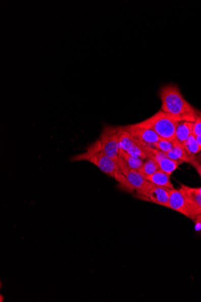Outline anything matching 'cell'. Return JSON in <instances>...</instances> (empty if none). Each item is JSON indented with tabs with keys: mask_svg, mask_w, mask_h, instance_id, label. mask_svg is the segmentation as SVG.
Masks as SVG:
<instances>
[{
	"mask_svg": "<svg viewBox=\"0 0 201 302\" xmlns=\"http://www.w3.org/2000/svg\"><path fill=\"white\" fill-rule=\"evenodd\" d=\"M161 101V111L177 117L181 121L194 122L201 117V112L187 101L176 85H165L159 94Z\"/></svg>",
	"mask_w": 201,
	"mask_h": 302,
	"instance_id": "6da1fadb",
	"label": "cell"
},
{
	"mask_svg": "<svg viewBox=\"0 0 201 302\" xmlns=\"http://www.w3.org/2000/svg\"><path fill=\"white\" fill-rule=\"evenodd\" d=\"M80 160H87L94 164L102 172L116 180L119 184L125 190L128 191H133L123 173L121 172L118 162L105 155L100 149L90 150L88 153L74 157V160L75 161Z\"/></svg>",
	"mask_w": 201,
	"mask_h": 302,
	"instance_id": "7a4b0ae2",
	"label": "cell"
},
{
	"mask_svg": "<svg viewBox=\"0 0 201 302\" xmlns=\"http://www.w3.org/2000/svg\"><path fill=\"white\" fill-rule=\"evenodd\" d=\"M180 121L177 117L161 110L152 117L136 124L138 126L153 130L161 139L175 140L176 128Z\"/></svg>",
	"mask_w": 201,
	"mask_h": 302,
	"instance_id": "3957f363",
	"label": "cell"
},
{
	"mask_svg": "<svg viewBox=\"0 0 201 302\" xmlns=\"http://www.w3.org/2000/svg\"><path fill=\"white\" fill-rule=\"evenodd\" d=\"M100 150L115 161L120 159V144L118 127L105 125L100 134Z\"/></svg>",
	"mask_w": 201,
	"mask_h": 302,
	"instance_id": "277c9868",
	"label": "cell"
},
{
	"mask_svg": "<svg viewBox=\"0 0 201 302\" xmlns=\"http://www.w3.org/2000/svg\"><path fill=\"white\" fill-rule=\"evenodd\" d=\"M170 189L165 187L155 185L147 180L142 188L137 192V196L138 199L145 201L168 208Z\"/></svg>",
	"mask_w": 201,
	"mask_h": 302,
	"instance_id": "5b68a950",
	"label": "cell"
},
{
	"mask_svg": "<svg viewBox=\"0 0 201 302\" xmlns=\"http://www.w3.org/2000/svg\"><path fill=\"white\" fill-rule=\"evenodd\" d=\"M168 208L179 212L193 221L192 209L188 202L182 189H171L169 194V207Z\"/></svg>",
	"mask_w": 201,
	"mask_h": 302,
	"instance_id": "8992f818",
	"label": "cell"
},
{
	"mask_svg": "<svg viewBox=\"0 0 201 302\" xmlns=\"http://www.w3.org/2000/svg\"><path fill=\"white\" fill-rule=\"evenodd\" d=\"M118 163L132 189L136 192L139 191L147 181L146 177L141 175L139 171L131 169L121 156Z\"/></svg>",
	"mask_w": 201,
	"mask_h": 302,
	"instance_id": "52a82bcc",
	"label": "cell"
},
{
	"mask_svg": "<svg viewBox=\"0 0 201 302\" xmlns=\"http://www.w3.org/2000/svg\"><path fill=\"white\" fill-rule=\"evenodd\" d=\"M123 127L131 133L135 139L148 144L157 143L161 139V138L153 130L138 126L136 124H130Z\"/></svg>",
	"mask_w": 201,
	"mask_h": 302,
	"instance_id": "ba28073f",
	"label": "cell"
},
{
	"mask_svg": "<svg viewBox=\"0 0 201 302\" xmlns=\"http://www.w3.org/2000/svg\"><path fill=\"white\" fill-rule=\"evenodd\" d=\"M181 188L183 189L192 209L194 221L196 216L201 213V195L191 191L189 186L186 185H181Z\"/></svg>",
	"mask_w": 201,
	"mask_h": 302,
	"instance_id": "9c48e42d",
	"label": "cell"
},
{
	"mask_svg": "<svg viewBox=\"0 0 201 302\" xmlns=\"http://www.w3.org/2000/svg\"><path fill=\"white\" fill-rule=\"evenodd\" d=\"M166 153L169 158L180 162L189 163L190 159L194 156L188 153L184 147L176 140L175 141L173 149Z\"/></svg>",
	"mask_w": 201,
	"mask_h": 302,
	"instance_id": "30bf717a",
	"label": "cell"
},
{
	"mask_svg": "<svg viewBox=\"0 0 201 302\" xmlns=\"http://www.w3.org/2000/svg\"><path fill=\"white\" fill-rule=\"evenodd\" d=\"M193 123L190 121H180L176 131V140L183 146V144L192 134Z\"/></svg>",
	"mask_w": 201,
	"mask_h": 302,
	"instance_id": "8fae6325",
	"label": "cell"
},
{
	"mask_svg": "<svg viewBox=\"0 0 201 302\" xmlns=\"http://www.w3.org/2000/svg\"><path fill=\"white\" fill-rule=\"evenodd\" d=\"M119 132V144L120 149L127 152L130 148L137 143L138 140L131 133L125 130L123 126L118 127Z\"/></svg>",
	"mask_w": 201,
	"mask_h": 302,
	"instance_id": "7c38bea8",
	"label": "cell"
},
{
	"mask_svg": "<svg viewBox=\"0 0 201 302\" xmlns=\"http://www.w3.org/2000/svg\"><path fill=\"white\" fill-rule=\"evenodd\" d=\"M170 175L164 173L163 171L159 170L153 175L148 176L146 179L148 181L154 183L155 185H159L169 189H174V186L170 181Z\"/></svg>",
	"mask_w": 201,
	"mask_h": 302,
	"instance_id": "4fadbf2b",
	"label": "cell"
},
{
	"mask_svg": "<svg viewBox=\"0 0 201 302\" xmlns=\"http://www.w3.org/2000/svg\"><path fill=\"white\" fill-rule=\"evenodd\" d=\"M180 163V162L170 159L169 157H164L158 162V165L159 166L160 170L170 176L175 171L179 168Z\"/></svg>",
	"mask_w": 201,
	"mask_h": 302,
	"instance_id": "5bb4252c",
	"label": "cell"
},
{
	"mask_svg": "<svg viewBox=\"0 0 201 302\" xmlns=\"http://www.w3.org/2000/svg\"><path fill=\"white\" fill-rule=\"evenodd\" d=\"M120 156L122 157L131 169L139 170L142 166L143 160L131 156L127 152L120 149Z\"/></svg>",
	"mask_w": 201,
	"mask_h": 302,
	"instance_id": "9a60e30c",
	"label": "cell"
},
{
	"mask_svg": "<svg viewBox=\"0 0 201 302\" xmlns=\"http://www.w3.org/2000/svg\"><path fill=\"white\" fill-rule=\"evenodd\" d=\"M159 170V166L158 163L155 160L148 158L138 171L146 178L147 177L153 175Z\"/></svg>",
	"mask_w": 201,
	"mask_h": 302,
	"instance_id": "2e32d148",
	"label": "cell"
},
{
	"mask_svg": "<svg viewBox=\"0 0 201 302\" xmlns=\"http://www.w3.org/2000/svg\"><path fill=\"white\" fill-rule=\"evenodd\" d=\"M184 149L191 155H195L200 153L198 144H197L196 137L193 134L188 138V139L183 144Z\"/></svg>",
	"mask_w": 201,
	"mask_h": 302,
	"instance_id": "e0dca14e",
	"label": "cell"
},
{
	"mask_svg": "<svg viewBox=\"0 0 201 302\" xmlns=\"http://www.w3.org/2000/svg\"><path fill=\"white\" fill-rule=\"evenodd\" d=\"M175 141H176V140H169L161 139L157 143L151 144V146L155 149L161 151V152L167 153L173 149Z\"/></svg>",
	"mask_w": 201,
	"mask_h": 302,
	"instance_id": "ac0fdd59",
	"label": "cell"
},
{
	"mask_svg": "<svg viewBox=\"0 0 201 302\" xmlns=\"http://www.w3.org/2000/svg\"><path fill=\"white\" fill-rule=\"evenodd\" d=\"M129 155L136 158L144 160L148 159L146 152L140 145V141L138 140L137 143L132 146L127 152Z\"/></svg>",
	"mask_w": 201,
	"mask_h": 302,
	"instance_id": "d6986e66",
	"label": "cell"
},
{
	"mask_svg": "<svg viewBox=\"0 0 201 302\" xmlns=\"http://www.w3.org/2000/svg\"><path fill=\"white\" fill-rule=\"evenodd\" d=\"M192 134L195 136L201 135V117L197 118L193 123Z\"/></svg>",
	"mask_w": 201,
	"mask_h": 302,
	"instance_id": "ffe728a7",
	"label": "cell"
},
{
	"mask_svg": "<svg viewBox=\"0 0 201 302\" xmlns=\"http://www.w3.org/2000/svg\"><path fill=\"white\" fill-rule=\"evenodd\" d=\"M194 156H195V155L193 156L192 158L190 159L189 163L194 167V169L196 170L197 173H198V175L201 178V163L197 161Z\"/></svg>",
	"mask_w": 201,
	"mask_h": 302,
	"instance_id": "44dd1931",
	"label": "cell"
},
{
	"mask_svg": "<svg viewBox=\"0 0 201 302\" xmlns=\"http://www.w3.org/2000/svg\"><path fill=\"white\" fill-rule=\"evenodd\" d=\"M194 223H195L196 228L198 230L201 234V213L199 215L196 216V218L194 219Z\"/></svg>",
	"mask_w": 201,
	"mask_h": 302,
	"instance_id": "7402d4cb",
	"label": "cell"
},
{
	"mask_svg": "<svg viewBox=\"0 0 201 302\" xmlns=\"http://www.w3.org/2000/svg\"><path fill=\"white\" fill-rule=\"evenodd\" d=\"M189 188L191 191L201 195V187H199V188H191V187H189Z\"/></svg>",
	"mask_w": 201,
	"mask_h": 302,
	"instance_id": "603a6c76",
	"label": "cell"
},
{
	"mask_svg": "<svg viewBox=\"0 0 201 302\" xmlns=\"http://www.w3.org/2000/svg\"><path fill=\"white\" fill-rule=\"evenodd\" d=\"M195 137H196V140L197 144H198L199 150L200 152V151H201V135L197 136Z\"/></svg>",
	"mask_w": 201,
	"mask_h": 302,
	"instance_id": "cb8c5ba5",
	"label": "cell"
},
{
	"mask_svg": "<svg viewBox=\"0 0 201 302\" xmlns=\"http://www.w3.org/2000/svg\"><path fill=\"white\" fill-rule=\"evenodd\" d=\"M199 153V154L198 155H195L194 157H195V159L197 160V161L201 163V151Z\"/></svg>",
	"mask_w": 201,
	"mask_h": 302,
	"instance_id": "d4e9b609",
	"label": "cell"
}]
</instances>
